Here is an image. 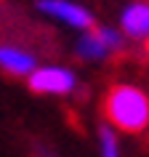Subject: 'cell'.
<instances>
[{
  "label": "cell",
  "instance_id": "cell-1",
  "mask_svg": "<svg viewBox=\"0 0 149 157\" xmlns=\"http://www.w3.org/2000/svg\"><path fill=\"white\" fill-rule=\"evenodd\" d=\"M101 115L104 123L117 133H144L149 128V93L139 83L117 80L107 88L101 99Z\"/></svg>",
  "mask_w": 149,
  "mask_h": 157
},
{
  "label": "cell",
  "instance_id": "cell-2",
  "mask_svg": "<svg viewBox=\"0 0 149 157\" xmlns=\"http://www.w3.org/2000/svg\"><path fill=\"white\" fill-rule=\"evenodd\" d=\"M131 43L125 40L120 27H91L85 32H77L74 40V56L88 64H101L115 56H123Z\"/></svg>",
  "mask_w": 149,
  "mask_h": 157
},
{
  "label": "cell",
  "instance_id": "cell-3",
  "mask_svg": "<svg viewBox=\"0 0 149 157\" xmlns=\"http://www.w3.org/2000/svg\"><path fill=\"white\" fill-rule=\"evenodd\" d=\"M27 85L40 96H74L80 88V80L72 67L67 64H37L35 72L27 77Z\"/></svg>",
  "mask_w": 149,
  "mask_h": 157
},
{
  "label": "cell",
  "instance_id": "cell-4",
  "mask_svg": "<svg viewBox=\"0 0 149 157\" xmlns=\"http://www.w3.org/2000/svg\"><path fill=\"white\" fill-rule=\"evenodd\" d=\"M35 11L43 19H48L59 27H67V29H74V32H85V29L96 27L91 8H85L77 0H37Z\"/></svg>",
  "mask_w": 149,
  "mask_h": 157
},
{
  "label": "cell",
  "instance_id": "cell-5",
  "mask_svg": "<svg viewBox=\"0 0 149 157\" xmlns=\"http://www.w3.org/2000/svg\"><path fill=\"white\" fill-rule=\"evenodd\" d=\"M117 27L131 45L149 51V0H131L123 6Z\"/></svg>",
  "mask_w": 149,
  "mask_h": 157
},
{
  "label": "cell",
  "instance_id": "cell-6",
  "mask_svg": "<svg viewBox=\"0 0 149 157\" xmlns=\"http://www.w3.org/2000/svg\"><path fill=\"white\" fill-rule=\"evenodd\" d=\"M40 64L37 61V53H35L29 45L19 40H0V72L11 75V77H29L35 72V67Z\"/></svg>",
  "mask_w": 149,
  "mask_h": 157
},
{
  "label": "cell",
  "instance_id": "cell-7",
  "mask_svg": "<svg viewBox=\"0 0 149 157\" xmlns=\"http://www.w3.org/2000/svg\"><path fill=\"white\" fill-rule=\"evenodd\" d=\"M99 157H123V147H120V133L115 128H109L107 123H101L99 128Z\"/></svg>",
  "mask_w": 149,
  "mask_h": 157
},
{
  "label": "cell",
  "instance_id": "cell-8",
  "mask_svg": "<svg viewBox=\"0 0 149 157\" xmlns=\"http://www.w3.org/2000/svg\"><path fill=\"white\" fill-rule=\"evenodd\" d=\"M35 157H59V155H53L51 149H43V147H37V152H35Z\"/></svg>",
  "mask_w": 149,
  "mask_h": 157
},
{
  "label": "cell",
  "instance_id": "cell-9",
  "mask_svg": "<svg viewBox=\"0 0 149 157\" xmlns=\"http://www.w3.org/2000/svg\"><path fill=\"white\" fill-rule=\"evenodd\" d=\"M0 3H3V0H0Z\"/></svg>",
  "mask_w": 149,
  "mask_h": 157
}]
</instances>
